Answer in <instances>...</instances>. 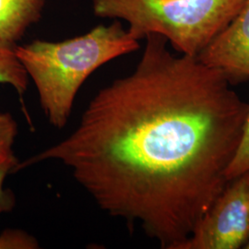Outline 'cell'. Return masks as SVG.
Instances as JSON below:
<instances>
[{
	"label": "cell",
	"instance_id": "1",
	"mask_svg": "<svg viewBox=\"0 0 249 249\" xmlns=\"http://www.w3.org/2000/svg\"><path fill=\"white\" fill-rule=\"evenodd\" d=\"M145 39L135 71L100 89L69 137L15 171L58 160L103 212L181 249L229 183L249 105L223 72L174 55L163 36Z\"/></svg>",
	"mask_w": 249,
	"mask_h": 249
},
{
	"label": "cell",
	"instance_id": "2",
	"mask_svg": "<svg viewBox=\"0 0 249 249\" xmlns=\"http://www.w3.org/2000/svg\"><path fill=\"white\" fill-rule=\"evenodd\" d=\"M140 48L119 19L62 42L35 40L16 46V54L34 80L48 122L63 128L81 85L100 67Z\"/></svg>",
	"mask_w": 249,
	"mask_h": 249
},
{
	"label": "cell",
	"instance_id": "3",
	"mask_svg": "<svg viewBox=\"0 0 249 249\" xmlns=\"http://www.w3.org/2000/svg\"><path fill=\"white\" fill-rule=\"evenodd\" d=\"M246 0H92L96 17L121 19L140 41L155 34L182 54L197 56L237 15Z\"/></svg>",
	"mask_w": 249,
	"mask_h": 249
},
{
	"label": "cell",
	"instance_id": "4",
	"mask_svg": "<svg viewBox=\"0 0 249 249\" xmlns=\"http://www.w3.org/2000/svg\"><path fill=\"white\" fill-rule=\"evenodd\" d=\"M249 238V173L230 181L181 249H244Z\"/></svg>",
	"mask_w": 249,
	"mask_h": 249
},
{
	"label": "cell",
	"instance_id": "5",
	"mask_svg": "<svg viewBox=\"0 0 249 249\" xmlns=\"http://www.w3.org/2000/svg\"><path fill=\"white\" fill-rule=\"evenodd\" d=\"M196 57L223 72L231 84L249 80V0Z\"/></svg>",
	"mask_w": 249,
	"mask_h": 249
},
{
	"label": "cell",
	"instance_id": "6",
	"mask_svg": "<svg viewBox=\"0 0 249 249\" xmlns=\"http://www.w3.org/2000/svg\"><path fill=\"white\" fill-rule=\"evenodd\" d=\"M45 0H0V40L16 44L43 15Z\"/></svg>",
	"mask_w": 249,
	"mask_h": 249
},
{
	"label": "cell",
	"instance_id": "7",
	"mask_svg": "<svg viewBox=\"0 0 249 249\" xmlns=\"http://www.w3.org/2000/svg\"><path fill=\"white\" fill-rule=\"evenodd\" d=\"M16 44L0 40V84H9L20 99L28 88L29 76L16 54Z\"/></svg>",
	"mask_w": 249,
	"mask_h": 249
},
{
	"label": "cell",
	"instance_id": "8",
	"mask_svg": "<svg viewBox=\"0 0 249 249\" xmlns=\"http://www.w3.org/2000/svg\"><path fill=\"white\" fill-rule=\"evenodd\" d=\"M246 173H249V108L240 141L226 170V178L230 182Z\"/></svg>",
	"mask_w": 249,
	"mask_h": 249
},
{
	"label": "cell",
	"instance_id": "9",
	"mask_svg": "<svg viewBox=\"0 0 249 249\" xmlns=\"http://www.w3.org/2000/svg\"><path fill=\"white\" fill-rule=\"evenodd\" d=\"M18 134V124L9 113H0V160L14 156L12 146Z\"/></svg>",
	"mask_w": 249,
	"mask_h": 249
},
{
	"label": "cell",
	"instance_id": "10",
	"mask_svg": "<svg viewBox=\"0 0 249 249\" xmlns=\"http://www.w3.org/2000/svg\"><path fill=\"white\" fill-rule=\"evenodd\" d=\"M18 163L15 155L0 160V213L11 212L16 203L13 192L10 189L4 188V181L9 173L14 172Z\"/></svg>",
	"mask_w": 249,
	"mask_h": 249
},
{
	"label": "cell",
	"instance_id": "11",
	"mask_svg": "<svg viewBox=\"0 0 249 249\" xmlns=\"http://www.w3.org/2000/svg\"><path fill=\"white\" fill-rule=\"evenodd\" d=\"M39 249L35 237L20 230H6L0 234V249Z\"/></svg>",
	"mask_w": 249,
	"mask_h": 249
},
{
	"label": "cell",
	"instance_id": "12",
	"mask_svg": "<svg viewBox=\"0 0 249 249\" xmlns=\"http://www.w3.org/2000/svg\"><path fill=\"white\" fill-rule=\"evenodd\" d=\"M244 249H249V238L248 242L246 243V245H245V247H244Z\"/></svg>",
	"mask_w": 249,
	"mask_h": 249
}]
</instances>
